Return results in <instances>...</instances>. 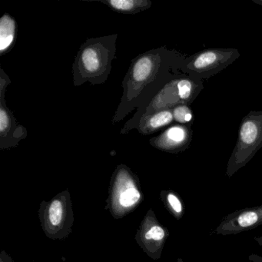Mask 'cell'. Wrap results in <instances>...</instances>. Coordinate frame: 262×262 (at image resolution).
<instances>
[{"mask_svg":"<svg viewBox=\"0 0 262 262\" xmlns=\"http://www.w3.org/2000/svg\"><path fill=\"white\" fill-rule=\"evenodd\" d=\"M178 91L179 97L182 99H188L191 95V84L189 81L182 80L178 83Z\"/></svg>","mask_w":262,"mask_h":262,"instance_id":"cell-16","label":"cell"},{"mask_svg":"<svg viewBox=\"0 0 262 262\" xmlns=\"http://www.w3.org/2000/svg\"><path fill=\"white\" fill-rule=\"evenodd\" d=\"M248 259H249L251 262H262L261 256L257 255V254H251V255H249V257H248Z\"/></svg>","mask_w":262,"mask_h":262,"instance_id":"cell-17","label":"cell"},{"mask_svg":"<svg viewBox=\"0 0 262 262\" xmlns=\"http://www.w3.org/2000/svg\"><path fill=\"white\" fill-rule=\"evenodd\" d=\"M217 60V55L213 52H206L200 55L194 61V67L197 69H205L214 64Z\"/></svg>","mask_w":262,"mask_h":262,"instance_id":"cell-12","label":"cell"},{"mask_svg":"<svg viewBox=\"0 0 262 262\" xmlns=\"http://www.w3.org/2000/svg\"><path fill=\"white\" fill-rule=\"evenodd\" d=\"M173 116L171 112L162 111L151 116L145 124L147 130H156L168 125L172 121Z\"/></svg>","mask_w":262,"mask_h":262,"instance_id":"cell-8","label":"cell"},{"mask_svg":"<svg viewBox=\"0 0 262 262\" xmlns=\"http://www.w3.org/2000/svg\"><path fill=\"white\" fill-rule=\"evenodd\" d=\"M79 67L88 76H96L105 72L107 56L99 43L92 44L82 49L79 56Z\"/></svg>","mask_w":262,"mask_h":262,"instance_id":"cell-2","label":"cell"},{"mask_svg":"<svg viewBox=\"0 0 262 262\" xmlns=\"http://www.w3.org/2000/svg\"><path fill=\"white\" fill-rule=\"evenodd\" d=\"M140 199V194L136 188H130L121 194L119 202L125 207H129L136 204Z\"/></svg>","mask_w":262,"mask_h":262,"instance_id":"cell-11","label":"cell"},{"mask_svg":"<svg viewBox=\"0 0 262 262\" xmlns=\"http://www.w3.org/2000/svg\"><path fill=\"white\" fill-rule=\"evenodd\" d=\"M63 215V208L60 201L56 200L50 205L49 209V219L53 225H58L61 223Z\"/></svg>","mask_w":262,"mask_h":262,"instance_id":"cell-10","label":"cell"},{"mask_svg":"<svg viewBox=\"0 0 262 262\" xmlns=\"http://www.w3.org/2000/svg\"><path fill=\"white\" fill-rule=\"evenodd\" d=\"M186 139V132L179 126L172 127L167 130L159 139V145L166 148L178 147Z\"/></svg>","mask_w":262,"mask_h":262,"instance_id":"cell-5","label":"cell"},{"mask_svg":"<svg viewBox=\"0 0 262 262\" xmlns=\"http://www.w3.org/2000/svg\"><path fill=\"white\" fill-rule=\"evenodd\" d=\"M254 240H255L256 242H257V243L258 244V245L262 248V236H260V237H254Z\"/></svg>","mask_w":262,"mask_h":262,"instance_id":"cell-18","label":"cell"},{"mask_svg":"<svg viewBox=\"0 0 262 262\" xmlns=\"http://www.w3.org/2000/svg\"><path fill=\"white\" fill-rule=\"evenodd\" d=\"M174 117L177 122L185 123L191 119V113L189 108L186 106L177 107L174 110Z\"/></svg>","mask_w":262,"mask_h":262,"instance_id":"cell-14","label":"cell"},{"mask_svg":"<svg viewBox=\"0 0 262 262\" xmlns=\"http://www.w3.org/2000/svg\"><path fill=\"white\" fill-rule=\"evenodd\" d=\"M167 237V231L160 225H154L150 228L149 231L145 234L147 240H153L156 242H162Z\"/></svg>","mask_w":262,"mask_h":262,"instance_id":"cell-13","label":"cell"},{"mask_svg":"<svg viewBox=\"0 0 262 262\" xmlns=\"http://www.w3.org/2000/svg\"><path fill=\"white\" fill-rule=\"evenodd\" d=\"M258 125L256 123L255 121L248 120L242 125L241 128L240 140L244 146V148H249V147H255L254 144L255 143L257 139H258L260 135Z\"/></svg>","mask_w":262,"mask_h":262,"instance_id":"cell-6","label":"cell"},{"mask_svg":"<svg viewBox=\"0 0 262 262\" xmlns=\"http://www.w3.org/2000/svg\"><path fill=\"white\" fill-rule=\"evenodd\" d=\"M155 61L151 56H143L139 58L132 69L131 80L133 84L142 85L151 77L154 72Z\"/></svg>","mask_w":262,"mask_h":262,"instance_id":"cell-3","label":"cell"},{"mask_svg":"<svg viewBox=\"0 0 262 262\" xmlns=\"http://www.w3.org/2000/svg\"><path fill=\"white\" fill-rule=\"evenodd\" d=\"M108 5L116 11L120 13H130L139 11L147 7L146 1H136V0H111Z\"/></svg>","mask_w":262,"mask_h":262,"instance_id":"cell-7","label":"cell"},{"mask_svg":"<svg viewBox=\"0 0 262 262\" xmlns=\"http://www.w3.org/2000/svg\"><path fill=\"white\" fill-rule=\"evenodd\" d=\"M16 36V23L13 18L5 14L0 20V51L4 54L8 51Z\"/></svg>","mask_w":262,"mask_h":262,"instance_id":"cell-4","label":"cell"},{"mask_svg":"<svg viewBox=\"0 0 262 262\" xmlns=\"http://www.w3.org/2000/svg\"><path fill=\"white\" fill-rule=\"evenodd\" d=\"M166 201L174 217H177V219H180L184 214V205L182 199L176 193L170 191L167 193Z\"/></svg>","mask_w":262,"mask_h":262,"instance_id":"cell-9","label":"cell"},{"mask_svg":"<svg viewBox=\"0 0 262 262\" xmlns=\"http://www.w3.org/2000/svg\"><path fill=\"white\" fill-rule=\"evenodd\" d=\"M178 262H184L183 260H182V259L179 258V260H178Z\"/></svg>","mask_w":262,"mask_h":262,"instance_id":"cell-19","label":"cell"},{"mask_svg":"<svg viewBox=\"0 0 262 262\" xmlns=\"http://www.w3.org/2000/svg\"><path fill=\"white\" fill-rule=\"evenodd\" d=\"M262 225V205L248 207L223 217L213 233L221 235L237 234Z\"/></svg>","mask_w":262,"mask_h":262,"instance_id":"cell-1","label":"cell"},{"mask_svg":"<svg viewBox=\"0 0 262 262\" xmlns=\"http://www.w3.org/2000/svg\"><path fill=\"white\" fill-rule=\"evenodd\" d=\"M11 118L7 110L2 106L1 111H0V130L2 136H4V133H8L11 126Z\"/></svg>","mask_w":262,"mask_h":262,"instance_id":"cell-15","label":"cell"}]
</instances>
